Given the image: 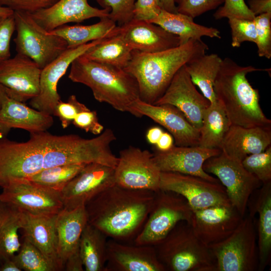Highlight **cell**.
Listing matches in <instances>:
<instances>
[{
	"label": "cell",
	"instance_id": "17",
	"mask_svg": "<svg viewBox=\"0 0 271 271\" xmlns=\"http://www.w3.org/2000/svg\"><path fill=\"white\" fill-rule=\"evenodd\" d=\"M103 39L76 47L67 48L57 58L42 68L40 78V91L37 96L30 100L31 106L44 113L53 115L56 105L61 100L57 91L59 80L75 59Z\"/></svg>",
	"mask_w": 271,
	"mask_h": 271
},
{
	"label": "cell",
	"instance_id": "27",
	"mask_svg": "<svg viewBox=\"0 0 271 271\" xmlns=\"http://www.w3.org/2000/svg\"><path fill=\"white\" fill-rule=\"evenodd\" d=\"M23 227L24 237L35 246L54 267L55 271L64 269L58 253L56 227L57 215H36L26 213Z\"/></svg>",
	"mask_w": 271,
	"mask_h": 271
},
{
	"label": "cell",
	"instance_id": "50",
	"mask_svg": "<svg viewBox=\"0 0 271 271\" xmlns=\"http://www.w3.org/2000/svg\"><path fill=\"white\" fill-rule=\"evenodd\" d=\"M248 3V8L255 16L271 13V0H249Z\"/></svg>",
	"mask_w": 271,
	"mask_h": 271
},
{
	"label": "cell",
	"instance_id": "23",
	"mask_svg": "<svg viewBox=\"0 0 271 271\" xmlns=\"http://www.w3.org/2000/svg\"><path fill=\"white\" fill-rule=\"evenodd\" d=\"M119 35L131 49L152 53L165 51L180 45L179 38L160 26L147 21L132 19L117 26Z\"/></svg>",
	"mask_w": 271,
	"mask_h": 271
},
{
	"label": "cell",
	"instance_id": "57",
	"mask_svg": "<svg viewBox=\"0 0 271 271\" xmlns=\"http://www.w3.org/2000/svg\"><path fill=\"white\" fill-rule=\"evenodd\" d=\"M13 13L14 12L12 10L0 4V16L10 15Z\"/></svg>",
	"mask_w": 271,
	"mask_h": 271
},
{
	"label": "cell",
	"instance_id": "45",
	"mask_svg": "<svg viewBox=\"0 0 271 271\" xmlns=\"http://www.w3.org/2000/svg\"><path fill=\"white\" fill-rule=\"evenodd\" d=\"M223 4L213 15L216 20L226 18L253 20L255 18L244 0H224Z\"/></svg>",
	"mask_w": 271,
	"mask_h": 271
},
{
	"label": "cell",
	"instance_id": "8",
	"mask_svg": "<svg viewBox=\"0 0 271 271\" xmlns=\"http://www.w3.org/2000/svg\"><path fill=\"white\" fill-rule=\"evenodd\" d=\"M193 210L186 199L176 193L160 189L147 220L133 243L153 245L164 239L182 221L190 222Z\"/></svg>",
	"mask_w": 271,
	"mask_h": 271
},
{
	"label": "cell",
	"instance_id": "36",
	"mask_svg": "<svg viewBox=\"0 0 271 271\" xmlns=\"http://www.w3.org/2000/svg\"><path fill=\"white\" fill-rule=\"evenodd\" d=\"M132 50L118 35L104 38L81 56L94 61L124 69L131 56Z\"/></svg>",
	"mask_w": 271,
	"mask_h": 271
},
{
	"label": "cell",
	"instance_id": "12",
	"mask_svg": "<svg viewBox=\"0 0 271 271\" xmlns=\"http://www.w3.org/2000/svg\"><path fill=\"white\" fill-rule=\"evenodd\" d=\"M1 187L3 189L1 201L27 213L54 215L64 208L60 192L39 185L27 179L11 180Z\"/></svg>",
	"mask_w": 271,
	"mask_h": 271
},
{
	"label": "cell",
	"instance_id": "31",
	"mask_svg": "<svg viewBox=\"0 0 271 271\" xmlns=\"http://www.w3.org/2000/svg\"><path fill=\"white\" fill-rule=\"evenodd\" d=\"M25 216V212L0 200V261L19 250L22 243L18 230L23 228Z\"/></svg>",
	"mask_w": 271,
	"mask_h": 271
},
{
	"label": "cell",
	"instance_id": "6",
	"mask_svg": "<svg viewBox=\"0 0 271 271\" xmlns=\"http://www.w3.org/2000/svg\"><path fill=\"white\" fill-rule=\"evenodd\" d=\"M154 246L166 271H216V261L208 246L187 221L179 222Z\"/></svg>",
	"mask_w": 271,
	"mask_h": 271
},
{
	"label": "cell",
	"instance_id": "22",
	"mask_svg": "<svg viewBox=\"0 0 271 271\" xmlns=\"http://www.w3.org/2000/svg\"><path fill=\"white\" fill-rule=\"evenodd\" d=\"M105 271H166L155 247L121 242L110 238L107 241Z\"/></svg>",
	"mask_w": 271,
	"mask_h": 271
},
{
	"label": "cell",
	"instance_id": "30",
	"mask_svg": "<svg viewBox=\"0 0 271 271\" xmlns=\"http://www.w3.org/2000/svg\"><path fill=\"white\" fill-rule=\"evenodd\" d=\"M147 21L158 25L166 31L177 36L180 39V45L190 40H202L201 38L204 36L221 38L217 29L197 24L192 17L179 13H173L162 9L156 17Z\"/></svg>",
	"mask_w": 271,
	"mask_h": 271
},
{
	"label": "cell",
	"instance_id": "19",
	"mask_svg": "<svg viewBox=\"0 0 271 271\" xmlns=\"http://www.w3.org/2000/svg\"><path fill=\"white\" fill-rule=\"evenodd\" d=\"M221 152L219 149L174 145L166 151L155 149L153 154L154 160L161 172L193 175L212 182L220 183L217 178L206 173L203 166L206 160Z\"/></svg>",
	"mask_w": 271,
	"mask_h": 271
},
{
	"label": "cell",
	"instance_id": "48",
	"mask_svg": "<svg viewBox=\"0 0 271 271\" xmlns=\"http://www.w3.org/2000/svg\"><path fill=\"white\" fill-rule=\"evenodd\" d=\"M72 123L76 127L95 135L100 134L104 129L99 122L96 111L90 109L78 113Z\"/></svg>",
	"mask_w": 271,
	"mask_h": 271
},
{
	"label": "cell",
	"instance_id": "53",
	"mask_svg": "<svg viewBox=\"0 0 271 271\" xmlns=\"http://www.w3.org/2000/svg\"><path fill=\"white\" fill-rule=\"evenodd\" d=\"M163 132V130L158 126L149 128L146 133V138L149 143L155 145Z\"/></svg>",
	"mask_w": 271,
	"mask_h": 271
},
{
	"label": "cell",
	"instance_id": "32",
	"mask_svg": "<svg viewBox=\"0 0 271 271\" xmlns=\"http://www.w3.org/2000/svg\"><path fill=\"white\" fill-rule=\"evenodd\" d=\"M116 24L108 17H105L92 25H65L49 32L62 38L67 42L68 48H71L116 35Z\"/></svg>",
	"mask_w": 271,
	"mask_h": 271
},
{
	"label": "cell",
	"instance_id": "44",
	"mask_svg": "<svg viewBox=\"0 0 271 271\" xmlns=\"http://www.w3.org/2000/svg\"><path fill=\"white\" fill-rule=\"evenodd\" d=\"M174 2L178 13L194 19L216 9L224 3V0H174Z\"/></svg>",
	"mask_w": 271,
	"mask_h": 271
},
{
	"label": "cell",
	"instance_id": "5",
	"mask_svg": "<svg viewBox=\"0 0 271 271\" xmlns=\"http://www.w3.org/2000/svg\"><path fill=\"white\" fill-rule=\"evenodd\" d=\"M116 140L110 128L98 136L84 139L77 134L57 136L49 133L43 158V169L58 166L99 163L114 168L118 157L111 151Z\"/></svg>",
	"mask_w": 271,
	"mask_h": 271
},
{
	"label": "cell",
	"instance_id": "40",
	"mask_svg": "<svg viewBox=\"0 0 271 271\" xmlns=\"http://www.w3.org/2000/svg\"><path fill=\"white\" fill-rule=\"evenodd\" d=\"M228 20L231 32L232 47H239L244 42L256 44V31L254 20L237 18H228Z\"/></svg>",
	"mask_w": 271,
	"mask_h": 271
},
{
	"label": "cell",
	"instance_id": "24",
	"mask_svg": "<svg viewBox=\"0 0 271 271\" xmlns=\"http://www.w3.org/2000/svg\"><path fill=\"white\" fill-rule=\"evenodd\" d=\"M110 12L109 8L92 7L88 0H58L52 6L31 14L38 24L50 32L69 23L109 17Z\"/></svg>",
	"mask_w": 271,
	"mask_h": 271
},
{
	"label": "cell",
	"instance_id": "33",
	"mask_svg": "<svg viewBox=\"0 0 271 271\" xmlns=\"http://www.w3.org/2000/svg\"><path fill=\"white\" fill-rule=\"evenodd\" d=\"M222 59L215 53L204 54L190 60L185 68L193 83L210 103L217 101L214 84L220 68Z\"/></svg>",
	"mask_w": 271,
	"mask_h": 271
},
{
	"label": "cell",
	"instance_id": "15",
	"mask_svg": "<svg viewBox=\"0 0 271 271\" xmlns=\"http://www.w3.org/2000/svg\"><path fill=\"white\" fill-rule=\"evenodd\" d=\"M115 184L114 168L103 164H86L61 191L64 208L85 206L93 197Z\"/></svg>",
	"mask_w": 271,
	"mask_h": 271
},
{
	"label": "cell",
	"instance_id": "16",
	"mask_svg": "<svg viewBox=\"0 0 271 271\" xmlns=\"http://www.w3.org/2000/svg\"><path fill=\"white\" fill-rule=\"evenodd\" d=\"M41 72L33 60L17 53L0 64V84L10 98L24 102L38 95Z\"/></svg>",
	"mask_w": 271,
	"mask_h": 271
},
{
	"label": "cell",
	"instance_id": "51",
	"mask_svg": "<svg viewBox=\"0 0 271 271\" xmlns=\"http://www.w3.org/2000/svg\"><path fill=\"white\" fill-rule=\"evenodd\" d=\"M64 269L67 271H83L84 270L79 250L67 259Z\"/></svg>",
	"mask_w": 271,
	"mask_h": 271
},
{
	"label": "cell",
	"instance_id": "11",
	"mask_svg": "<svg viewBox=\"0 0 271 271\" xmlns=\"http://www.w3.org/2000/svg\"><path fill=\"white\" fill-rule=\"evenodd\" d=\"M203 168L208 174L217 177L225 188L231 205L244 216L248 201L252 194L262 186L261 182L244 168L241 162L222 151L206 160Z\"/></svg>",
	"mask_w": 271,
	"mask_h": 271
},
{
	"label": "cell",
	"instance_id": "55",
	"mask_svg": "<svg viewBox=\"0 0 271 271\" xmlns=\"http://www.w3.org/2000/svg\"><path fill=\"white\" fill-rule=\"evenodd\" d=\"M160 2L163 10L173 13H178L174 0H160Z\"/></svg>",
	"mask_w": 271,
	"mask_h": 271
},
{
	"label": "cell",
	"instance_id": "42",
	"mask_svg": "<svg viewBox=\"0 0 271 271\" xmlns=\"http://www.w3.org/2000/svg\"><path fill=\"white\" fill-rule=\"evenodd\" d=\"M102 8H109V18L121 26L133 18L136 0H98Z\"/></svg>",
	"mask_w": 271,
	"mask_h": 271
},
{
	"label": "cell",
	"instance_id": "41",
	"mask_svg": "<svg viewBox=\"0 0 271 271\" xmlns=\"http://www.w3.org/2000/svg\"><path fill=\"white\" fill-rule=\"evenodd\" d=\"M254 21L258 55L269 59L271 58V13L255 16Z\"/></svg>",
	"mask_w": 271,
	"mask_h": 271
},
{
	"label": "cell",
	"instance_id": "9",
	"mask_svg": "<svg viewBox=\"0 0 271 271\" xmlns=\"http://www.w3.org/2000/svg\"><path fill=\"white\" fill-rule=\"evenodd\" d=\"M14 16L17 33L14 41L17 53L28 57L41 69L68 48L62 38L47 31L31 13L14 12Z\"/></svg>",
	"mask_w": 271,
	"mask_h": 271
},
{
	"label": "cell",
	"instance_id": "28",
	"mask_svg": "<svg viewBox=\"0 0 271 271\" xmlns=\"http://www.w3.org/2000/svg\"><path fill=\"white\" fill-rule=\"evenodd\" d=\"M271 146V128L231 125L220 149L242 162L248 155L264 151Z\"/></svg>",
	"mask_w": 271,
	"mask_h": 271
},
{
	"label": "cell",
	"instance_id": "26",
	"mask_svg": "<svg viewBox=\"0 0 271 271\" xmlns=\"http://www.w3.org/2000/svg\"><path fill=\"white\" fill-rule=\"evenodd\" d=\"M53 122L51 115L8 97L0 109V138L6 137L11 129L15 128L29 132L45 131Z\"/></svg>",
	"mask_w": 271,
	"mask_h": 271
},
{
	"label": "cell",
	"instance_id": "7",
	"mask_svg": "<svg viewBox=\"0 0 271 271\" xmlns=\"http://www.w3.org/2000/svg\"><path fill=\"white\" fill-rule=\"evenodd\" d=\"M208 247L215 259L216 271H258L255 222L249 215L243 217L228 237Z\"/></svg>",
	"mask_w": 271,
	"mask_h": 271
},
{
	"label": "cell",
	"instance_id": "38",
	"mask_svg": "<svg viewBox=\"0 0 271 271\" xmlns=\"http://www.w3.org/2000/svg\"><path fill=\"white\" fill-rule=\"evenodd\" d=\"M13 258L22 270L55 271L41 252L25 238L18 253Z\"/></svg>",
	"mask_w": 271,
	"mask_h": 271
},
{
	"label": "cell",
	"instance_id": "18",
	"mask_svg": "<svg viewBox=\"0 0 271 271\" xmlns=\"http://www.w3.org/2000/svg\"><path fill=\"white\" fill-rule=\"evenodd\" d=\"M165 104L176 107L192 125L200 130L203 113L210 102L198 91L184 65L175 74L163 95L154 104Z\"/></svg>",
	"mask_w": 271,
	"mask_h": 271
},
{
	"label": "cell",
	"instance_id": "34",
	"mask_svg": "<svg viewBox=\"0 0 271 271\" xmlns=\"http://www.w3.org/2000/svg\"><path fill=\"white\" fill-rule=\"evenodd\" d=\"M107 238L99 229L87 223L81 234L79 245L85 270L105 271Z\"/></svg>",
	"mask_w": 271,
	"mask_h": 271
},
{
	"label": "cell",
	"instance_id": "3",
	"mask_svg": "<svg viewBox=\"0 0 271 271\" xmlns=\"http://www.w3.org/2000/svg\"><path fill=\"white\" fill-rule=\"evenodd\" d=\"M208 49L202 40H190L185 44L156 53L133 50L124 69L137 80L140 99L154 104L163 95L177 72Z\"/></svg>",
	"mask_w": 271,
	"mask_h": 271
},
{
	"label": "cell",
	"instance_id": "43",
	"mask_svg": "<svg viewBox=\"0 0 271 271\" xmlns=\"http://www.w3.org/2000/svg\"><path fill=\"white\" fill-rule=\"evenodd\" d=\"M89 109L85 105L77 100L75 95H71L67 102L59 101L55 107L53 115L59 118L62 127L66 128L72 123L78 113Z\"/></svg>",
	"mask_w": 271,
	"mask_h": 271
},
{
	"label": "cell",
	"instance_id": "46",
	"mask_svg": "<svg viewBox=\"0 0 271 271\" xmlns=\"http://www.w3.org/2000/svg\"><path fill=\"white\" fill-rule=\"evenodd\" d=\"M15 31L14 13L0 16V64L11 57V40Z\"/></svg>",
	"mask_w": 271,
	"mask_h": 271
},
{
	"label": "cell",
	"instance_id": "39",
	"mask_svg": "<svg viewBox=\"0 0 271 271\" xmlns=\"http://www.w3.org/2000/svg\"><path fill=\"white\" fill-rule=\"evenodd\" d=\"M241 162L262 184L271 182V146L262 152L247 156Z\"/></svg>",
	"mask_w": 271,
	"mask_h": 271
},
{
	"label": "cell",
	"instance_id": "58",
	"mask_svg": "<svg viewBox=\"0 0 271 271\" xmlns=\"http://www.w3.org/2000/svg\"><path fill=\"white\" fill-rule=\"evenodd\" d=\"M95 1H96V2H97V1H98V0H95Z\"/></svg>",
	"mask_w": 271,
	"mask_h": 271
},
{
	"label": "cell",
	"instance_id": "10",
	"mask_svg": "<svg viewBox=\"0 0 271 271\" xmlns=\"http://www.w3.org/2000/svg\"><path fill=\"white\" fill-rule=\"evenodd\" d=\"M45 149L41 131L30 132L26 142L0 138V187L11 180L27 179L42 170Z\"/></svg>",
	"mask_w": 271,
	"mask_h": 271
},
{
	"label": "cell",
	"instance_id": "1",
	"mask_svg": "<svg viewBox=\"0 0 271 271\" xmlns=\"http://www.w3.org/2000/svg\"><path fill=\"white\" fill-rule=\"evenodd\" d=\"M155 193L115 184L85 205L88 223L111 239L124 243L133 242L147 220Z\"/></svg>",
	"mask_w": 271,
	"mask_h": 271
},
{
	"label": "cell",
	"instance_id": "49",
	"mask_svg": "<svg viewBox=\"0 0 271 271\" xmlns=\"http://www.w3.org/2000/svg\"><path fill=\"white\" fill-rule=\"evenodd\" d=\"M162 10L160 0H137L133 19L150 21L156 17Z\"/></svg>",
	"mask_w": 271,
	"mask_h": 271
},
{
	"label": "cell",
	"instance_id": "47",
	"mask_svg": "<svg viewBox=\"0 0 271 271\" xmlns=\"http://www.w3.org/2000/svg\"><path fill=\"white\" fill-rule=\"evenodd\" d=\"M58 0H0V4L14 12L33 13L49 8Z\"/></svg>",
	"mask_w": 271,
	"mask_h": 271
},
{
	"label": "cell",
	"instance_id": "29",
	"mask_svg": "<svg viewBox=\"0 0 271 271\" xmlns=\"http://www.w3.org/2000/svg\"><path fill=\"white\" fill-rule=\"evenodd\" d=\"M87 223L85 206L71 210L63 208L57 214L58 253L64 267L67 259L79 250L81 235Z\"/></svg>",
	"mask_w": 271,
	"mask_h": 271
},
{
	"label": "cell",
	"instance_id": "35",
	"mask_svg": "<svg viewBox=\"0 0 271 271\" xmlns=\"http://www.w3.org/2000/svg\"><path fill=\"white\" fill-rule=\"evenodd\" d=\"M231 125L221 104L217 101L205 109L199 130V145L210 149H219Z\"/></svg>",
	"mask_w": 271,
	"mask_h": 271
},
{
	"label": "cell",
	"instance_id": "14",
	"mask_svg": "<svg viewBox=\"0 0 271 271\" xmlns=\"http://www.w3.org/2000/svg\"><path fill=\"white\" fill-rule=\"evenodd\" d=\"M160 189L180 194L192 210L216 205L231 204L224 186L198 176L161 172Z\"/></svg>",
	"mask_w": 271,
	"mask_h": 271
},
{
	"label": "cell",
	"instance_id": "2",
	"mask_svg": "<svg viewBox=\"0 0 271 271\" xmlns=\"http://www.w3.org/2000/svg\"><path fill=\"white\" fill-rule=\"evenodd\" d=\"M270 71L251 65L241 66L230 58L222 59L214 91L231 125L271 128V120L259 105L258 90L253 88L246 77L253 72Z\"/></svg>",
	"mask_w": 271,
	"mask_h": 271
},
{
	"label": "cell",
	"instance_id": "52",
	"mask_svg": "<svg viewBox=\"0 0 271 271\" xmlns=\"http://www.w3.org/2000/svg\"><path fill=\"white\" fill-rule=\"evenodd\" d=\"M174 138L170 133L163 132L155 145L156 149L160 151H168L174 146Z\"/></svg>",
	"mask_w": 271,
	"mask_h": 271
},
{
	"label": "cell",
	"instance_id": "4",
	"mask_svg": "<svg viewBox=\"0 0 271 271\" xmlns=\"http://www.w3.org/2000/svg\"><path fill=\"white\" fill-rule=\"evenodd\" d=\"M68 77L90 88L98 101L134 116L132 106L140 99L139 85L136 78L124 69L80 56L72 62Z\"/></svg>",
	"mask_w": 271,
	"mask_h": 271
},
{
	"label": "cell",
	"instance_id": "20",
	"mask_svg": "<svg viewBox=\"0 0 271 271\" xmlns=\"http://www.w3.org/2000/svg\"><path fill=\"white\" fill-rule=\"evenodd\" d=\"M242 218L231 204L216 205L193 210L190 224L197 236L208 246L228 237Z\"/></svg>",
	"mask_w": 271,
	"mask_h": 271
},
{
	"label": "cell",
	"instance_id": "56",
	"mask_svg": "<svg viewBox=\"0 0 271 271\" xmlns=\"http://www.w3.org/2000/svg\"><path fill=\"white\" fill-rule=\"evenodd\" d=\"M9 97L5 88L0 84V109L7 98Z\"/></svg>",
	"mask_w": 271,
	"mask_h": 271
},
{
	"label": "cell",
	"instance_id": "54",
	"mask_svg": "<svg viewBox=\"0 0 271 271\" xmlns=\"http://www.w3.org/2000/svg\"><path fill=\"white\" fill-rule=\"evenodd\" d=\"M15 261L11 258H6L0 261V271H21Z\"/></svg>",
	"mask_w": 271,
	"mask_h": 271
},
{
	"label": "cell",
	"instance_id": "21",
	"mask_svg": "<svg viewBox=\"0 0 271 271\" xmlns=\"http://www.w3.org/2000/svg\"><path fill=\"white\" fill-rule=\"evenodd\" d=\"M134 116H146L166 128L177 146L199 145V130L192 125L176 107L168 104L146 103L140 99L132 106Z\"/></svg>",
	"mask_w": 271,
	"mask_h": 271
},
{
	"label": "cell",
	"instance_id": "25",
	"mask_svg": "<svg viewBox=\"0 0 271 271\" xmlns=\"http://www.w3.org/2000/svg\"><path fill=\"white\" fill-rule=\"evenodd\" d=\"M248 215L258 214L255 223L259 255L258 271H263L271 261V182L263 184L250 196L247 203Z\"/></svg>",
	"mask_w": 271,
	"mask_h": 271
},
{
	"label": "cell",
	"instance_id": "13",
	"mask_svg": "<svg viewBox=\"0 0 271 271\" xmlns=\"http://www.w3.org/2000/svg\"><path fill=\"white\" fill-rule=\"evenodd\" d=\"M161 173L153 153L130 146L119 152L114 168L115 182L127 189L156 192L160 190Z\"/></svg>",
	"mask_w": 271,
	"mask_h": 271
},
{
	"label": "cell",
	"instance_id": "37",
	"mask_svg": "<svg viewBox=\"0 0 271 271\" xmlns=\"http://www.w3.org/2000/svg\"><path fill=\"white\" fill-rule=\"evenodd\" d=\"M86 165H65L47 168L27 179L39 185L61 192Z\"/></svg>",
	"mask_w": 271,
	"mask_h": 271
}]
</instances>
